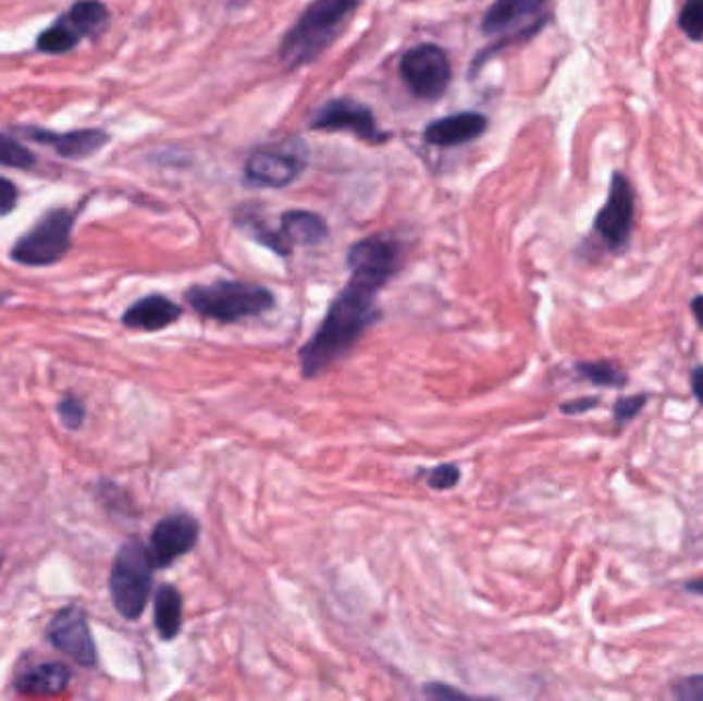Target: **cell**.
<instances>
[{"label": "cell", "mask_w": 703, "mask_h": 701, "mask_svg": "<svg viewBox=\"0 0 703 701\" xmlns=\"http://www.w3.org/2000/svg\"><path fill=\"white\" fill-rule=\"evenodd\" d=\"M81 39L83 37L78 36V32L71 25V21L62 15L54 25H50L48 29H44L39 34L37 50H41L44 54H66L78 46Z\"/></svg>", "instance_id": "cell-20"}, {"label": "cell", "mask_w": 703, "mask_h": 701, "mask_svg": "<svg viewBox=\"0 0 703 701\" xmlns=\"http://www.w3.org/2000/svg\"><path fill=\"white\" fill-rule=\"evenodd\" d=\"M648 393H636L629 397H619L613 406V418L617 425H628L631 422L644 406H646Z\"/></svg>", "instance_id": "cell-24"}, {"label": "cell", "mask_w": 703, "mask_h": 701, "mask_svg": "<svg viewBox=\"0 0 703 701\" xmlns=\"http://www.w3.org/2000/svg\"><path fill=\"white\" fill-rule=\"evenodd\" d=\"M152 559L145 543L132 539L115 555L111 566L110 591L113 607L130 622L147 610L152 587Z\"/></svg>", "instance_id": "cell-4"}, {"label": "cell", "mask_w": 703, "mask_h": 701, "mask_svg": "<svg viewBox=\"0 0 703 701\" xmlns=\"http://www.w3.org/2000/svg\"><path fill=\"white\" fill-rule=\"evenodd\" d=\"M691 313L698 319V323L703 328V295L695 296L691 300Z\"/></svg>", "instance_id": "cell-32"}, {"label": "cell", "mask_w": 703, "mask_h": 701, "mask_svg": "<svg viewBox=\"0 0 703 701\" xmlns=\"http://www.w3.org/2000/svg\"><path fill=\"white\" fill-rule=\"evenodd\" d=\"M424 693L428 698H439V700H451V698H465L467 696L461 689H455L451 685L443 684L425 685Z\"/></svg>", "instance_id": "cell-30"}, {"label": "cell", "mask_w": 703, "mask_h": 701, "mask_svg": "<svg viewBox=\"0 0 703 701\" xmlns=\"http://www.w3.org/2000/svg\"><path fill=\"white\" fill-rule=\"evenodd\" d=\"M185 300L196 313L221 323L258 317L268 313L276 305L270 288L240 280H217L212 284L192 286L185 293Z\"/></svg>", "instance_id": "cell-3"}, {"label": "cell", "mask_w": 703, "mask_h": 701, "mask_svg": "<svg viewBox=\"0 0 703 701\" xmlns=\"http://www.w3.org/2000/svg\"><path fill=\"white\" fill-rule=\"evenodd\" d=\"M282 256H291L295 245H319L328 239L330 229L323 217L307 210H291L282 214L280 229L276 231Z\"/></svg>", "instance_id": "cell-14"}, {"label": "cell", "mask_w": 703, "mask_h": 701, "mask_svg": "<svg viewBox=\"0 0 703 701\" xmlns=\"http://www.w3.org/2000/svg\"><path fill=\"white\" fill-rule=\"evenodd\" d=\"M0 300H2V296H0Z\"/></svg>", "instance_id": "cell-35"}, {"label": "cell", "mask_w": 703, "mask_h": 701, "mask_svg": "<svg viewBox=\"0 0 703 701\" xmlns=\"http://www.w3.org/2000/svg\"><path fill=\"white\" fill-rule=\"evenodd\" d=\"M182 611L184 601L182 594L171 587L163 585L155 594V628L163 640H175L182 629Z\"/></svg>", "instance_id": "cell-18"}, {"label": "cell", "mask_w": 703, "mask_h": 701, "mask_svg": "<svg viewBox=\"0 0 703 701\" xmlns=\"http://www.w3.org/2000/svg\"><path fill=\"white\" fill-rule=\"evenodd\" d=\"M200 537V522L189 515H171L161 518L152 533H150V545L148 554L152 559L155 568H166L180 557L189 554Z\"/></svg>", "instance_id": "cell-10"}, {"label": "cell", "mask_w": 703, "mask_h": 701, "mask_svg": "<svg viewBox=\"0 0 703 701\" xmlns=\"http://www.w3.org/2000/svg\"><path fill=\"white\" fill-rule=\"evenodd\" d=\"M461 480V471L457 465L453 463H443V465H436L434 469L428 471V485L432 490H439V492H444V490H451L455 488L457 483Z\"/></svg>", "instance_id": "cell-25"}, {"label": "cell", "mask_w": 703, "mask_h": 701, "mask_svg": "<svg viewBox=\"0 0 703 701\" xmlns=\"http://www.w3.org/2000/svg\"><path fill=\"white\" fill-rule=\"evenodd\" d=\"M691 391H693V397L700 402V406H703V367H698L691 372Z\"/></svg>", "instance_id": "cell-31"}, {"label": "cell", "mask_w": 703, "mask_h": 701, "mask_svg": "<svg viewBox=\"0 0 703 701\" xmlns=\"http://www.w3.org/2000/svg\"><path fill=\"white\" fill-rule=\"evenodd\" d=\"M399 73L411 93L424 101L443 97L453 76L448 56L434 44H420L407 50L399 62Z\"/></svg>", "instance_id": "cell-8"}, {"label": "cell", "mask_w": 703, "mask_h": 701, "mask_svg": "<svg viewBox=\"0 0 703 701\" xmlns=\"http://www.w3.org/2000/svg\"><path fill=\"white\" fill-rule=\"evenodd\" d=\"M399 245L383 235L358 241L348 251L350 280L335 296L311 340L298 350L303 377L313 379L344 358L381 317L377 296L399 270Z\"/></svg>", "instance_id": "cell-1"}, {"label": "cell", "mask_w": 703, "mask_h": 701, "mask_svg": "<svg viewBox=\"0 0 703 701\" xmlns=\"http://www.w3.org/2000/svg\"><path fill=\"white\" fill-rule=\"evenodd\" d=\"M636 217V194L631 182L624 173L615 171L610 177L607 202L594 219V233L605 243L613 254H621L628 247Z\"/></svg>", "instance_id": "cell-7"}, {"label": "cell", "mask_w": 703, "mask_h": 701, "mask_svg": "<svg viewBox=\"0 0 703 701\" xmlns=\"http://www.w3.org/2000/svg\"><path fill=\"white\" fill-rule=\"evenodd\" d=\"M547 0H494L481 19V32L485 36H498L515 29L518 23L533 17Z\"/></svg>", "instance_id": "cell-16"}, {"label": "cell", "mask_w": 703, "mask_h": 701, "mask_svg": "<svg viewBox=\"0 0 703 701\" xmlns=\"http://www.w3.org/2000/svg\"><path fill=\"white\" fill-rule=\"evenodd\" d=\"M48 638L58 650L71 656L74 663L92 666L97 663V648L85 611L76 605L60 611L48 628Z\"/></svg>", "instance_id": "cell-11"}, {"label": "cell", "mask_w": 703, "mask_h": 701, "mask_svg": "<svg viewBox=\"0 0 703 701\" xmlns=\"http://www.w3.org/2000/svg\"><path fill=\"white\" fill-rule=\"evenodd\" d=\"M311 128L325 132L350 130L351 134L369 145H385L388 140V132L377 126L372 111L350 99H333L319 108L311 120Z\"/></svg>", "instance_id": "cell-9"}, {"label": "cell", "mask_w": 703, "mask_h": 701, "mask_svg": "<svg viewBox=\"0 0 703 701\" xmlns=\"http://www.w3.org/2000/svg\"><path fill=\"white\" fill-rule=\"evenodd\" d=\"M684 591L693 592V594H700V597H703V576L702 578H695V580H689V582L684 585Z\"/></svg>", "instance_id": "cell-33"}, {"label": "cell", "mask_w": 703, "mask_h": 701, "mask_svg": "<svg viewBox=\"0 0 703 701\" xmlns=\"http://www.w3.org/2000/svg\"><path fill=\"white\" fill-rule=\"evenodd\" d=\"M71 681V671L62 663H46L27 668L17 679V689L27 696H55Z\"/></svg>", "instance_id": "cell-17"}, {"label": "cell", "mask_w": 703, "mask_h": 701, "mask_svg": "<svg viewBox=\"0 0 703 701\" xmlns=\"http://www.w3.org/2000/svg\"><path fill=\"white\" fill-rule=\"evenodd\" d=\"M488 130V118L478 111H461L441 118L424 130V140L432 147H457L483 136Z\"/></svg>", "instance_id": "cell-13"}, {"label": "cell", "mask_w": 703, "mask_h": 701, "mask_svg": "<svg viewBox=\"0 0 703 701\" xmlns=\"http://www.w3.org/2000/svg\"><path fill=\"white\" fill-rule=\"evenodd\" d=\"M576 370L580 372V377H584L596 388H626L628 385V374L607 360L578 362Z\"/></svg>", "instance_id": "cell-21"}, {"label": "cell", "mask_w": 703, "mask_h": 701, "mask_svg": "<svg viewBox=\"0 0 703 701\" xmlns=\"http://www.w3.org/2000/svg\"><path fill=\"white\" fill-rule=\"evenodd\" d=\"M599 404H601V397H596V395H592L591 397V395H589V397H580V399L566 402V404H562V406H559V409H562V414H568V416H580V414L591 411V409H594Z\"/></svg>", "instance_id": "cell-29"}, {"label": "cell", "mask_w": 703, "mask_h": 701, "mask_svg": "<svg viewBox=\"0 0 703 701\" xmlns=\"http://www.w3.org/2000/svg\"><path fill=\"white\" fill-rule=\"evenodd\" d=\"M25 136L39 145H50L64 159H87L110 143V134L103 130H73V132H50V130L25 128Z\"/></svg>", "instance_id": "cell-12"}, {"label": "cell", "mask_w": 703, "mask_h": 701, "mask_svg": "<svg viewBox=\"0 0 703 701\" xmlns=\"http://www.w3.org/2000/svg\"><path fill=\"white\" fill-rule=\"evenodd\" d=\"M0 566H2V557H0Z\"/></svg>", "instance_id": "cell-34"}, {"label": "cell", "mask_w": 703, "mask_h": 701, "mask_svg": "<svg viewBox=\"0 0 703 701\" xmlns=\"http://www.w3.org/2000/svg\"><path fill=\"white\" fill-rule=\"evenodd\" d=\"M679 27L691 41H703V0H684Z\"/></svg>", "instance_id": "cell-23"}, {"label": "cell", "mask_w": 703, "mask_h": 701, "mask_svg": "<svg viewBox=\"0 0 703 701\" xmlns=\"http://www.w3.org/2000/svg\"><path fill=\"white\" fill-rule=\"evenodd\" d=\"M0 165L32 169L36 165V157L29 148L23 147L15 138L0 134Z\"/></svg>", "instance_id": "cell-22"}, {"label": "cell", "mask_w": 703, "mask_h": 701, "mask_svg": "<svg viewBox=\"0 0 703 701\" xmlns=\"http://www.w3.org/2000/svg\"><path fill=\"white\" fill-rule=\"evenodd\" d=\"M307 165L305 143L298 138L256 148L245 163V182L258 187H284L300 177Z\"/></svg>", "instance_id": "cell-6"}, {"label": "cell", "mask_w": 703, "mask_h": 701, "mask_svg": "<svg viewBox=\"0 0 703 701\" xmlns=\"http://www.w3.org/2000/svg\"><path fill=\"white\" fill-rule=\"evenodd\" d=\"M18 192L15 184L7 177H0V217H7L17 206Z\"/></svg>", "instance_id": "cell-28"}, {"label": "cell", "mask_w": 703, "mask_h": 701, "mask_svg": "<svg viewBox=\"0 0 703 701\" xmlns=\"http://www.w3.org/2000/svg\"><path fill=\"white\" fill-rule=\"evenodd\" d=\"M58 411H60L62 422L69 426V428H78V426L83 425V420H85V407H83V404L78 399H74V397H66L60 404V407H58Z\"/></svg>", "instance_id": "cell-27"}, {"label": "cell", "mask_w": 703, "mask_h": 701, "mask_svg": "<svg viewBox=\"0 0 703 701\" xmlns=\"http://www.w3.org/2000/svg\"><path fill=\"white\" fill-rule=\"evenodd\" d=\"M74 214L66 208H54L15 243L11 256L23 266H52L66 256L71 247Z\"/></svg>", "instance_id": "cell-5"}, {"label": "cell", "mask_w": 703, "mask_h": 701, "mask_svg": "<svg viewBox=\"0 0 703 701\" xmlns=\"http://www.w3.org/2000/svg\"><path fill=\"white\" fill-rule=\"evenodd\" d=\"M673 696L681 701H703V675L684 677L673 685Z\"/></svg>", "instance_id": "cell-26"}, {"label": "cell", "mask_w": 703, "mask_h": 701, "mask_svg": "<svg viewBox=\"0 0 703 701\" xmlns=\"http://www.w3.org/2000/svg\"><path fill=\"white\" fill-rule=\"evenodd\" d=\"M358 0H314L280 41V60L288 69L313 62L344 29Z\"/></svg>", "instance_id": "cell-2"}, {"label": "cell", "mask_w": 703, "mask_h": 701, "mask_svg": "<svg viewBox=\"0 0 703 701\" xmlns=\"http://www.w3.org/2000/svg\"><path fill=\"white\" fill-rule=\"evenodd\" d=\"M81 37L99 36L110 25V9L99 0H78L64 15Z\"/></svg>", "instance_id": "cell-19"}, {"label": "cell", "mask_w": 703, "mask_h": 701, "mask_svg": "<svg viewBox=\"0 0 703 701\" xmlns=\"http://www.w3.org/2000/svg\"><path fill=\"white\" fill-rule=\"evenodd\" d=\"M182 307L163 295H148L136 300L122 317L124 325L145 332H159L182 317Z\"/></svg>", "instance_id": "cell-15"}]
</instances>
